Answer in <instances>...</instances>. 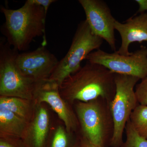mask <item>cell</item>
<instances>
[{"label": "cell", "mask_w": 147, "mask_h": 147, "mask_svg": "<svg viewBox=\"0 0 147 147\" xmlns=\"http://www.w3.org/2000/svg\"><path fill=\"white\" fill-rule=\"evenodd\" d=\"M62 97L73 105L102 98L111 103L116 92L115 74L105 67L87 61L68 76L59 88Z\"/></svg>", "instance_id": "obj_1"}, {"label": "cell", "mask_w": 147, "mask_h": 147, "mask_svg": "<svg viewBox=\"0 0 147 147\" xmlns=\"http://www.w3.org/2000/svg\"><path fill=\"white\" fill-rule=\"evenodd\" d=\"M1 12L5 18L2 31L7 42L16 51L26 50L37 37L43 36L42 46L47 45L45 36V19L47 13L42 7L26 1L17 9L4 7Z\"/></svg>", "instance_id": "obj_2"}, {"label": "cell", "mask_w": 147, "mask_h": 147, "mask_svg": "<svg viewBox=\"0 0 147 147\" xmlns=\"http://www.w3.org/2000/svg\"><path fill=\"white\" fill-rule=\"evenodd\" d=\"M110 102L102 98L88 102L76 101L73 107L82 137L96 147L110 145L114 132V123Z\"/></svg>", "instance_id": "obj_3"}, {"label": "cell", "mask_w": 147, "mask_h": 147, "mask_svg": "<svg viewBox=\"0 0 147 147\" xmlns=\"http://www.w3.org/2000/svg\"><path fill=\"white\" fill-rule=\"evenodd\" d=\"M103 40L92 32L86 20L81 21L77 26L68 52L59 61L49 79L60 87L65 79L82 67V61L94 50L100 49Z\"/></svg>", "instance_id": "obj_4"}, {"label": "cell", "mask_w": 147, "mask_h": 147, "mask_svg": "<svg viewBox=\"0 0 147 147\" xmlns=\"http://www.w3.org/2000/svg\"><path fill=\"white\" fill-rule=\"evenodd\" d=\"M140 79L134 76L115 74L116 92L110 104L114 132L110 146L120 147L123 134L131 113L139 105L135 88Z\"/></svg>", "instance_id": "obj_5"}, {"label": "cell", "mask_w": 147, "mask_h": 147, "mask_svg": "<svg viewBox=\"0 0 147 147\" xmlns=\"http://www.w3.org/2000/svg\"><path fill=\"white\" fill-rule=\"evenodd\" d=\"M18 52L7 42L0 44V96L33 100L36 82L23 75L16 65Z\"/></svg>", "instance_id": "obj_6"}, {"label": "cell", "mask_w": 147, "mask_h": 147, "mask_svg": "<svg viewBox=\"0 0 147 147\" xmlns=\"http://www.w3.org/2000/svg\"><path fill=\"white\" fill-rule=\"evenodd\" d=\"M88 61L105 67L115 74L134 76L140 80L147 76V47L140 49L128 56L119 54L117 51L108 53L99 49L87 57Z\"/></svg>", "instance_id": "obj_7"}, {"label": "cell", "mask_w": 147, "mask_h": 147, "mask_svg": "<svg viewBox=\"0 0 147 147\" xmlns=\"http://www.w3.org/2000/svg\"><path fill=\"white\" fill-rule=\"evenodd\" d=\"M59 86L50 79L35 83L33 100L35 104H48L62 121L69 132H80V126L73 105L62 97Z\"/></svg>", "instance_id": "obj_8"}, {"label": "cell", "mask_w": 147, "mask_h": 147, "mask_svg": "<svg viewBox=\"0 0 147 147\" xmlns=\"http://www.w3.org/2000/svg\"><path fill=\"white\" fill-rule=\"evenodd\" d=\"M86 14L87 23L92 32L107 42L114 52L116 51L115 24L106 3L101 0H79Z\"/></svg>", "instance_id": "obj_9"}, {"label": "cell", "mask_w": 147, "mask_h": 147, "mask_svg": "<svg viewBox=\"0 0 147 147\" xmlns=\"http://www.w3.org/2000/svg\"><path fill=\"white\" fill-rule=\"evenodd\" d=\"M59 61L44 46L16 55V65L21 73L35 82L50 79Z\"/></svg>", "instance_id": "obj_10"}, {"label": "cell", "mask_w": 147, "mask_h": 147, "mask_svg": "<svg viewBox=\"0 0 147 147\" xmlns=\"http://www.w3.org/2000/svg\"><path fill=\"white\" fill-rule=\"evenodd\" d=\"M45 104H35L33 115L22 139L27 147H46L52 127L50 113Z\"/></svg>", "instance_id": "obj_11"}, {"label": "cell", "mask_w": 147, "mask_h": 147, "mask_svg": "<svg viewBox=\"0 0 147 147\" xmlns=\"http://www.w3.org/2000/svg\"><path fill=\"white\" fill-rule=\"evenodd\" d=\"M115 29L121 38L120 47L117 52L124 56L130 55L131 53L129 51V47L131 43L147 42V12L132 16L124 23L116 21Z\"/></svg>", "instance_id": "obj_12"}, {"label": "cell", "mask_w": 147, "mask_h": 147, "mask_svg": "<svg viewBox=\"0 0 147 147\" xmlns=\"http://www.w3.org/2000/svg\"><path fill=\"white\" fill-rule=\"evenodd\" d=\"M28 123L9 110L0 108V136L23 139Z\"/></svg>", "instance_id": "obj_13"}, {"label": "cell", "mask_w": 147, "mask_h": 147, "mask_svg": "<svg viewBox=\"0 0 147 147\" xmlns=\"http://www.w3.org/2000/svg\"><path fill=\"white\" fill-rule=\"evenodd\" d=\"M81 142L80 132H69L59 124L51 128L46 147H79Z\"/></svg>", "instance_id": "obj_14"}, {"label": "cell", "mask_w": 147, "mask_h": 147, "mask_svg": "<svg viewBox=\"0 0 147 147\" xmlns=\"http://www.w3.org/2000/svg\"><path fill=\"white\" fill-rule=\"evenodd\" d=\"M35 107V103L33 100L0 96V108L9 110L28 123L32 118Z\"/></svg>", "instance_id": "obj_15"}, {"label": "cell", "mask_w": 147, "mask_h": 147, "mask_svg": "<svg viewBox=\"0 0 147 147\" xmlns=\"http://www.w3.org/2000/svg\"><path fill=\"white\" fill-rule=\"evenodd\" d=\"M129 121L137 133L147 139V106L139 104L131 113Z\"/></svg>", "instance_id": "obj_16"}, {"label": "cell", "mask_w": 147, "mask_h": 147, "mask_svg": "<svg viewBox=\"0 0 147 147\" xmlns=\"http://www.w3.org/2000/svg\"><path fill=\"white\" fill-rule=\"evenodd\" d=\"M126 140L121 147H147V139L140 136L129 120L125 127Z\"/></svg>", "instance_id": "obj_17"}, {"label": "cell", "mask_w": 147, "mask_h": 147, "mask_svg": "<svg viewBox=\"0 0 147 147\" xmlns=\"http://www.w3.org/2000/svg\"><path fill=\"white\" fill-rule=\"evenodd\" d=\"M135 92L139 104L147 106V76L137 84Z\"/></svg>", "instance_id": "obj_18"}, {"label": "cell", "mask_w": 147, "mask_h": 147, "mask_svg": "<svg viewBox=\"0 0 147 147\" xmlns=\"http://www.w3.org/2000/svg\"><path fill=\"white\" fill-rule=\"evenodd\" d=\"M0 147H27L22 139L9 136H0Z\"/></svg>", "instance_id": "obj_19"}, {"label": "cell", "mask_w": 147, "mask_h": 147, "mask_svg": "<svg viewBox=\"0 0 147 147\" xmlns=\"http://www.w3.org/2000/svg\"><path fill=\"white\" fill-rule=\"evenodd\" d=\"M29 2L42 7L47 13L49 7L53 3L57 1L55 0H29Z\"/></svg>", "instance_id": "obj_20"}, {"label": "cell", "mask_w": 147, "mask_h": 147, "mask_svg": "<svg viewBox=\"0 0 147 147\" xmlns=\"http://www.w3.org/2000/svg\"><path fill=\"white\" fill-rule=\"evenodd\" d=\"M135 1L138 3L139 7L136 14L145 13V11H147V0H136Z\"/></svg>", "instance_id": "obj_21"}, {"label": "cell", "mask_w": 147, "mask_h": 147, "mask_svg": "<svg viewBox=\"0 0 147 147\" xmlns=\"http://www.w3.org/2000/svg\"><path fill=\"white\" fill-rule=\"evenodd\" d=\"M79 147H96L91 144L81 135V142Z\"/></svg>", "instance_id": "obj_22"}]
</instances>
